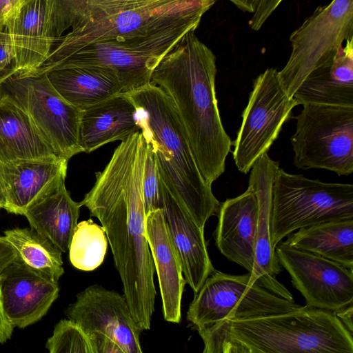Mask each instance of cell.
<instances>
[{
	"label": "cell",
	"mask_w": 353,
	"mask_h": 353,
	"mask_svg": "<svg viewBox=\"0 0 353 353\" xmlns=\"http://www.w3.org/2000/svg\"><path fill=\"white\" fill-rule=\"evenodd\" d=\"M57 157L28 114L0 97V163Z\"/></svg>",
	"instance_id": "484cf974"
},
{
	"label": "cell",
	"mask_w": 353,
	"mask_h": 353,
	"mask_svg": "<svg viewBox=\"0 0 353 353\" xmlns=\"http://www.w3.org/2000/svg\"><path fill=\"white\" fill-rule=\"evenodd\" d=\"M6 205V200L3 190L0 183V209H5Z\"/></svg>",
	"instance_id": "60d3db41"
},
{
	"label": "cell",
	"mask_w": 353,
	"mask_h": 353,
	"mask_svg": "<svg viewBox=\"0 0 353 353\" xmlns=\"http://www.w3.org/2000/svg\"><path fill=\"white\" fill-rule=\"evenodd\" d=\"M195 327L203 353H353L352 334L336 313L307 305Z\"/></svg>",
	"instance_id": "3957f363"
},
{
	"label": "cell",
	"mask_w": 353,
	"mask_h": 353,
	"mask_svg": "<svg viewBox=\"0 0 353 353\" xmlns=\"http://www.w3.org/2000/svg\"><path fill=\"white\" fill-rule=\"evenodd\" d=\"M291 138L298 169L353 172V107L305 103Z\"/></svg>",
	"instance_id": "52a82bcc"
},
{
	"label": "cell",
	"mask_w": 353,
	"mask_h": 353,
	"mask_svg": "<svg viewBox=\"0 0 353 353\" xmlns=\"http://www.w3.org/2000/svg\"><path fill=\"white\" fill-rule=\"evenodd\" d=\"M6 97L24 110L56 154L69 160L83 152L81 111L54 89L46 73H16L0 84Z\"/></svg>",
	"instance_id": "9c48e42d"
},
{
	"label": "cell",
	"mask_w": 353,
	"mask_h": 353,
	"mask_svg": "<svg viewBox=\"0 0 353 353\" xmlns=\"http://www.w3.org/2000/svg\"><path fill=\"white\" fill-rule=\"evenodd\" d=\"M274 249L279 263L289 273L306 305L336 312L353 305L352 270L284 241Z\"/></svg>",
	"instance_id": "4fadbf2b"
},
{
	"label": "cell",
	"mask_w": 353,
	"mask_h": 353,
	"mask_svg": "<svg viewBox=\"0 0 353 353\" xmlns=\"http://www.w3.org/2000/svg\"><path fill=\"white\" fill-rule=\"evenodd\" d=\"M279 168V163L265 153L255 161L250 170L248 186L256 193L259 216L254 263L248 284L251 286L254 283H259L274 294L293 301L294 300L291 292L276 279L281 271V266L271 242L272 186Z\"/></svg>",
	"instance_id": "9a60e30c"
},
{
	"label": "cell",
	"mask_w": 353,
	"mask_h": 353,
	"mask_svg": "<svg viewBox=\"0 0 353 353\" xmlns=\"http://www.w3.org/2000/svg\"><path fill=\"white\" fill-rule=\"evenodd\" d=\"M18 71L17 59L10 37L5 28L0 29V84Z\"/></svg>",
	"instance_id": "d6a6232c"
},
{
	"label": "cell",
	"mask_w": 353,
	"mask_h": 353,
	"mask_svg": "<svg viewBox=\"0 0 353 353\" xmlns=\"http://www.w3.org/2000/svg\"><path fill=\"white\" fill-rule=\"evenodd\" d=\"M46 347L50 353H92L87 334L76 322L62 319L54 326Z\"/></svg>",
	"instance_id": "f546056e"
},
{
	"label": "cell",
	"mask_w": 353,
	"mask_h": 353,
	"mask_svg": "<svg viewBox=\"0 0 353 353\" xmlns=\"http://www.w3.org/2000/svg\"><path fill=\"white\" fill-rule=\"evenodd\" d=\"M45 73L57 92L81 111L123 92L117 74L108 68L63 67Z\"/></svg>",
	"instance_id": "cb8c5ba5"
},
{
	"label": "cell",
	"mask_w": 353,
	"mask_h": 353,
	"mask_svg": "<svg viewBox=\"0 0 353 353\" xmlns=\"http://www.w3.org/2000/svg\"><path fill=\"white\" fill-rule=\"evenodd\" d=\"M143 196L146 214L161 208V182L157 164L148 144L143 171Z\"/></svg>",
	"instance_id": "1f68e13d"
},
{
	"label": "cell",
	"mask_w": 353,
	"mask_h": 353,
	"mask_svg": "<svg viewBox=\"0 0 353 353\" xmlns=\"http://www.w3.org/2000/svg\"><path fill=\"white\" fill-rule=\"evenodd\" d=\"M68 162L57 157L0 163V183L6 200L4 210L23 215L54 185L65 179Z\"/></svg>",
	"instance_id": "d6986e66"
},
{
	"label": "cell",
	"mask_w": 353,
	"mask_h": 353,
	"mask_svg": "<svg viewBox=\"0 0 353 353\" xmlns=\"http://www.w3.org/2000/svg\"><path fill=\"white\" fill-rule=\"evenodd\" d=\"M66 316L88 336L101 334L114 340L124 353H141V329L135 322L124 294L99 285L88 287L65 310Z\"/></svg>",
	"instance_id": "5bb4252c"
},
{
	"label": "cell",
	"mask_w": 353,
	"mask_h": 353,
	"mask_svg": "<svg viewBox=\"0 0 353 353\" xmlns=\"http://www.w3.org/2000/svg\"><path fill=\"white\" fill-rule=\"evenodd\" d=\"M250 273L232 275L214 269L194 294L187 319L194 327L292 311L301 305L281 298L260 283L249 285Z\"/></svg>",
	"instance_id": "30bf717a"
},
{
	"label": "cell",
	"mask_w": 353,
	"mask_h": 353,
	"mask_svg": "<svg viewBox=\"0 0 353 353\" xmlns=\"http://www.w3.org/2000/svg\"><path fill=\"white\" fill-rule=\"evenodd\" d=\"M135 113L134 104L123 93L81 111L80 142L83 152L90 153L106 143L124 141L140 131Z\"/></svg>",
	"instance_id": "603a6c76"
},
{
	"label": "cell",
	"mask_w": 353,
	"mask_h": 353,
	"mask_svg": "<svg viewBox=\"0 0 353 353\" xmlns=\"http://www.w3.org/2000/svg\"><path fill=\"white\" fill-rule=\"evenodd\" d=\"M336 315L339 317L345 327L352 334L353 323V305H351L341 310L336 312Z\"/></svg>",
	"instance_id": "f35d334b"
},
{
	"label": "cell",
	"mask_w": 353,
	"mask_h": 353,
	"mask_svg": "<svg viewBox=\"0 0 353 353\" xmlns=\"http://www.w3.org/2000/svg\"><path fill=\"white\" fill-rule=\"evenodd\" d=\"M199 23L191 21L145 36L93 43L64 58L50 70L75 66L108 68L116 72L126 92L150 83L152 72L161 59Z\"/></svg>",
	"instance_id": "ba28073f"
},
{
	"label": "cell",
	"mask_w": 353,
	"mask_h": 353,
	"mask_svg": "<svg viewBox=\"0 0 353 353\" xmlns=\"http://www.w3.org/2000/svg\"><path fill=\"white\" fill-rule=\"evenodd\" d=\"M17 254L16 260L58 283L64 273L62 252L36 231L15 228L4 232Z\"/></svg>",
	"instance_id": "83f0119b"
},
{
	"label": "cell",
	"mask_w": 353,
	"mask_h": 353,
	"mask_svg": "<svg viewBox=\"0 0 353 353\" xmlns=\"http://www.w3.org/2000/svg\"><path fill=\"white\" fill-rule=\"evenodd\" d=\"M14 326L9 321L6 312L4 310L0 281V343H5L8 340L11 339Z\"/></svg>",
	"instance_id": "8d00e7d4"
},
{
	"label": "cell",
	"mask_w": 353,
	"mask_h": 353,
	"mask_svg": "<svg viewBox=\"0 0 353 353\" xmlns=\"http://www.w3.org/2000/svg\"><path fill=\"white\" fill-rule=\"evenodd\" d=\"M108 239L103 228L91 219L77 223L70 247L72 265L82 271H92L100 266L108 248Z\"/></svg>",
	"instance_id": "f1b7e54d"
},
{
	"label": "cell",
	"mask_w": 353,
	"mask_h": 353,
	"mask_svg": "<svg viewBox=\"0 0 353 353\" xmlns=\"http://www.w3.org/2000/svg\"><path fill=\"white\" fill-rule=\"evenodd\" d=\"M51 14V0H28L6 22L19 73L32 72L49 56L54 39Z\"/></svg>",
	"instance_id": "ffe728a7"
},
{
	"label": "cell",
	"mask_w": 353,
	"mask_h": 353,
	"mask_svg": "<svg viewBox=\"0 0 353 353\" xmlns=\"http://www.w3.org/2000/svg\"><path fill=\"white\" fill-rule=\"evenodd\" d=\"M194 31L188 32L161 59L150 83L172 101L197 166L212 185L225 172L232 142L218 108L215 57Z\"/></svg>",
	"instance_id": "7a4b0ae2"
},
{
	"label": "cell",
	"mask_w": 353,
	"mask_h": 353,
	"mask_svg": "<svg viewBox=\"0 0 353 353\" xmlns=\"http://www.w3.org/2000/svg\"><path fill=\"white\" fill-rule=\"evenodd\" d=\"M89 0H51L52 34L59 37L89 20Z\"/></svg>",
	"instance_id": "4dcf8cb0"
},
{
	"label": "cell",
	"mask_w": 353,
	"mask_h": 353,
	"mask_svg": "<svg viewBox=\"0 0 353 353\" xmlns=\"http://www.w3.org/2000/svg\"><path fill=\"white\" fill-rule=\"evenodd\" d=\"M244 12L254 13L261 0H228Z\"/></svg>",
	"instance_id": "ab89813d"
},
{
	"label": "cell",
	"mask_w": 353,
	"mask_h": 353,
	"mask_svg": "<svg viewBox=\"0 0 353 353\" xmlns=\"http://www.w3.org/2000/svg\"><path fill=\"white\" fill-rule=\"evenodd\" d=\"M28 0H0V29Z\"/></svg>",
	"instance_id": "d590c367"
},
{
	"label": "cell",
	"mask_w": 353,
	"mask_h": 353,
	"mask_svg": "<svg viewBox=\"0 0 353 353\" xmlns=\"http://www.w3.org/2000/svg\"><path fill=\"white\" fill-rule=\"evenodd\" d=\"M122 93L136 108L137 125L154 155L160 179L204 228L220 202L197 166L172 101L152 83Z\"/></svg>",
	"instance_id": "277c9868"
},
{
	"label": "cell",
	"mask_w": 353,
	"mask_h": 353,
	"mask_svg": "<svg viewBox=\"0 0 353 353\" xmlns=\"http://www.w3.org/2000/svg\"><path fill=\"white\" fill-rule=\"evenodd\" d=\"M145 229L158 276L163 318L166 321L179 323L181 319V299L186 282L161 208L146 214Z\"/></svg>",
	"instance_id": "44dd1931"
},
{
	"label": "cell",
	"mask_w": 353,
	"mask_h": 353,
	"mask_svg": "<svg viewBox=\"0 0 353 353\" xmlns=\"http://www.w3.org/2000/svg\"><path fill=\"white\" fill-rule=\"evenodd\" d=\"M353 38V0H333L316 10L290 37L292 50L279 72L288 93H294L314 70L331 63L343 46Z\"/></svg>",
	"instance_id": "8fae6325"
},
{
	"label": "cell",
	"mask_w": 353,
	"mask_h": 353,
	"mask_svg": "<svg viewBox=\"0 0 353 353\" xmlns=\"http://www.w3.org/2000/svg\"><path fill=\"white\" fill-rule=\"evenodd\" d=\"M215 244L228 260L251 273L254 263L259 205L254 190L248 186L239 196L220 203Z\"/></svg>",
	"instance_id": "e0dca14e"
},
{
	"label": "cell",
	"mask_w": 353,
	"mask_h": 353,
	"mask_svg": "<svg viewBox=\"0 0 353 353\" xmlns=\"http://www.w3.org/2000/svg\"><path fill=\"white\" fill-rule=\"evenodd\" d=\"M297 105L296 100L288 94L276 69L268 68L257 77L232 143L239 171L247 174L255 161L267 153Z\"/></svg>",
	"instance_id": "7c38bea8"
},
{
	"label": "cell",
	"mask_w": 353,
	"mask_h": 353,
	"mask_svg": "<svg viewBox=\"0 0 353 353\" xmlns=\"http://www.w3.org/2000/svg\"><path fill=\"white\" fill-rule=\"evenodd\" d=\"M16 258L17 254L12 246L3 236H0V272Z\"/></svg>",
	"instance_id": "74e56055"
},
{
	"label": "cell",
	"mask_w": 353,
	"mask_h": 353,
	"mask_svg": "<svg viewBox=\"0 0 353 353\" xmlns=\"http://www.w3.org/2000/svg\"><path fill=\"white\" fill-rule=\"evenodd\" d=\"M282 0H261L254 15L249 21L250 28L259 30Z\"/></svg>",
	"instance_id": "e575fe53"
},
{
	"label": "cell",
	"mask_w": 353,
	"mask_h": 353,
	"mask_svg": "<svg viewBox=\"0 0 353 353\" xmlns=\"http://www.w3.org/2000/svg\"><path fill=\"white\" fill-rule=\"evenodd\" d=\"M285 243L353 270V219L318 223L289 234Z\"/></svg>",
	"instance_id": "4316f807"
},
{
	"label": "cell",
	"mask_w": 353,
	"mask_h": 353,
	"mask_svg": "<svg viewBox=\"0 0 353 353\" xmlns=\"http://www.w3.org/2000/svg\"><path fill=\"white\" fill-rule=\"evenodd\" d=\"M145 0H89L90 19L136 6Z\"/></svg>",
	"instance_id": "836d02e7"
},
{
	"label": "cell",
	"mask_w": 353,
	"mask_h": 353,
	"mask_svg": "<svg viewBox=\"0 0 353 353\" xmlns=\"http://www.w3.org/2000/svg\"><path fill=\"white\" fill-rule=\"evenodd\" d=\"M161 209L172 243L181 260L185 281L194 294L214 270L204 228L198 225L160 179Z\"/></svg>",
	"instance_id": "ac0fdd59"
},
{
	"label": "cell",
	"mask_w": 353,
	"mask_h": 353,
	"mask_svg": "<svg viewBox=\"0 0 353 353\" xmlns=\"http://www.w3.org/2000/svg\"><path fill=\"white\" fill-rule=\"evenodd\" d=\"M147 143L139 131L122 141L80 201L103 228L132 316L150 330L157 290L147 240L143 179Z\"/></svg>",
	"instance_id": "6da1fadb"
},
{
	"label": "cell",
	"mask_w": 353,
	"mask_h": 353,
	"mask_svg": "<svg viewBox=\"0 0 353 353\" xmlns=\"http://www.w3.org/2000/svg\"><path fill=\"white\" fill-rule=\"evenodd\" d=\"M353 219V185L326 183L279 168L272 186V245L318 223Z\"/></svg>",
	"instance_id": "8992f818"
},
{
	"label": "cell",
	"mask_w": 353,
	"mask_h": 353,
	"mask_svg": "<svg viewBox=\"0 0 353 353\" xmlns=\"http://www.w3.org/2000/svg\"><path fill=\"white\" fill-rule=\"evenodd\" d=\"M2 301L14 327L40 320L59 296L58 283L15 260L0 272Z\"/></svg>",
	"instance_id": "2e32d148"
},
{
	"label": "cell",
	"mask_w": 353,
	"mask_h": 353,
	"mask_svg": "<svg viewBox=\"0 0 353 353\" xmlns=\"http://www.w3.org/2000/svg\"><path fill=\"white\" fill-rule=\"evenodd\" d=\"M292 97L299 105L353 107V38L345 41L331 63L312 71Z\"/></svg>",
	"instance_id": "7402d4cb"
},
{
	"label": "cell",
	"mask_w": 353,
	"mask_h": 353,
	"mask_svg": "<svg viewBox=\"0 0 353 353\" xmlns=\"http://www.w3.org/2000/svg\"><path fill=\"white\" fill-rule=\"evenodd\" d=\"M216 0H145L130 8L90 19L54 38L46 61L32 73H45L84 46L110 39L145 36L191 21H201Z\"/></svg>",
	"instance_id": "5b68a950"
},
{
	"label": "cell",
	"mask_w": 353,
	"mask_h": 353,
	"mask_svg": "<svg viewBox=\"0 0 353 353\" xmlns=\"http://www.w3.org/2000/svg\"><path fill=\"white\" fill-rule=\"evenodd\" d=\"M81 207L79 202L72 200L65 179H61L31 205L23 216L32 230L65 252L78 223Z\"/></svg>",
	"instance_id": "d4e9b609"
}]
</instances>
